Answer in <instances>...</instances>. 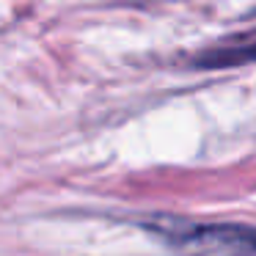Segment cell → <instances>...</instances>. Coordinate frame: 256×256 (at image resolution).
Here are the masks:
<instances>
[{
	"label": "cell",
	"mask_w": 256,
	"mask_h": 256,
	"mask_svg": "<svg viewBox=\"0 0 256 256\" xmlns=\"http://www.w3.org/2000/svg\"><path fill=\"white\" fill-rule=\"evenodd\" d=\"M144 228L179 256H254L256 237L240 223H196L174 215L146 218Z\"/></svg>",
	"instance_id": "obj_1"
},
{
	"label": "cell",
	"mask_w": 256,
	"mask_h": 256,
	"mask_svg": "<svg viewBox=\"0 0 256 256\" xmlns=\"http://www.w3.org/2000/svg\"><path fill=\"white\" fill-rule=\"evenodd\" d=\"M250 52H254V47H250V39L245 36V39L240 42V47H237V42H234V44L204 52V56L198 58V66L218 69V66H232V64H245V61H250Z\"/></svg>",
	"instance_id": "obj_2"
}]
</instances>
